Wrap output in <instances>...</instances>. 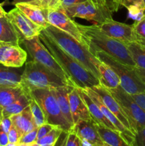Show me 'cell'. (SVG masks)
<instances>
[{
  "mask_svg": "<svg viewBox=\"0 0 145 146\" xmlns=\"http://www.w3.org/2000/svg\"><path fill=\"white\" fill-rule=\"evenodd\" d=\"M47 21L50 25L54 26L59 29L76 38L78 41L87 44L82 34L78 27V23L75 22L71 17L67 15L63 8H51L47 9Z\"/></svg>",
  "mask_w": 145,
  "mask_h": 146,
  "instance_id": "obj_9",
  "label": "cell"
},
{
  "mask_svg": "<svg viewBox=\"0 0 145 146\" xmlns=\"http://www.w3.org/2000/svg\"><path fill=\"white\" fill-rule=\"evenodd\" d=\"M30 99L31 95L28 91L25 90L24 94L18 99L5 108H2V117H11L22 112L26 107L29 106Z\"/></svg>",
  "mask_w": 145,
  "mask_h": 146,
  "instance_id": "obj_26",
  "label": "cell"
},
{
  "mask_svg": "<svg viewBox=\"0 0 145 146\" xmlns=\"http://www.w3.org/2000/svg\"><path fill=\"white\" fill-rule=\"evenodd\" d=\"M92 54L115 71L120 79V86L126 92L130 95L145 92V84L136 73L135 67L122 64L102 51L98 50Z\"/></svg>",
  "mask_w": 145,
  "mask_h": 146,
  "instance_id": "obj_5",
  "label": "cell"
},
{
  "mask_svg": "<svg viewBox=\"0 0 145 146\" xmlns=\"http://www.w3.org/2000/svg\"><path fill=\"white\" fill-rule=\"evenodd\" d=\"M16 7L22 11L31 21L45 29L50 25L47 21V9L28 3H17Z\"/></svg>",
  "mask_w": 145,
  "mask_h": 146,
  "instance_id": "obj_19",
  "label": "cell"
},
{
  "mask_svg": "<svg viewBox=\"0 0 145 146\" xmlns=\"http://www.w3.org/2000/svg\"><path fill=\"white\" fill-rule=\"evenodd\" d=\"M37 133H38V128L24 134L20 138L18 144H26V145L35 144L37 141Z\"/></svg>",
  "mask_w": 145,
  "mask_h": 146,
  "instance_id": "obj_33",
  "label": "cell"
},
{
  "mask_svg": "<svg viewBox=\"0 0 145 146\" xmlns=\"http://www.w3.org/2000/svg\"><path fill=\"white\" fill-rule=\"evenodd\" d=\"M88 1V0H60V3H61V7L65 8V7H70V6L74 5V4H76L85 2V1Z\"/></svg>",
  "mask_w": 145,
  "mask_h": 146,
  "instance_id": "obj_44",
  "label": "cell"
},
{
  "mask_svg": "<svg viewBox=\"0 0 145 146\" xmlns=\"http://www.w3.org/2000/svg\"><path fill=\"white\" fill-rule=\"evenodd\" d=\"M58 1H60V0H58Z\"/></svg>",
  "mask_w": 145,
  "mask_h": 146,
  "instance_id": "obj_54",
  "label": "cell"
},
{
  "mask_svg": "<svg viewBox=\"0 0 145 146\" xmlns=\"http://www.w3.org/2000/svg\"><path fill=\"white\" fill-rule=\"evenodd\" d=\"M27 60V53L19 45L1 44L0 47V64L13 68H20Z\"/></svg>",
  "mask_w": 145,
  "mask_h": 146,
  "instance_id": "obj_14",
  "label": "cell"
},
{
  "mask_svg": "<svg viewBox=\"0 0 145 146\" xmlns=\"http://www.w3.org/2000/svg\"><path fill=\"white\" fill-rule=\"evenodd\" d=\"M62 8V7H61ZM67 15L71 18H80L92 21L100 24L106 20L112 19V17L107 15L100 9L91 0L63 8Z\"/></svg>",
  "mask_w": 145,
  "mask_h": 146,
  "instance_id": "obj_10",
  "label": "cell"
},
{
  "mask_svg": "<svg viewBox=\"0 0 145 146\" xmlns=\"http://www.w3.org/2000/svg\"><path fill=\"white\" fill-rule=\"evenodd\" d=\"M44 31L60 48L99 79L100 74L98 67L100 61L90 52L88 44H82L73 36L54 26L49 25L44 29Z\"/></svg>",
  "mask_w": 145,
  "mask_h": 146,
  "instance_id": "obj_3",
  "label": "cell"
},
{
  "mask_svg": "<svg viewBox=\"0 0 145 146\" xmlns=\"http://www.w3.org/2000/svg\"><path fill=\"white\" fill-rule=\"evenodd\" d=\"M1 43H0V47H1Z\"/></svg>",
  "mask_w": 145,
  "mask_h": 146,
  "instance_id": "obj_53",
  "label": "cell"
},
{
  "mask_svg": "<svg viewBox=\"0 0 145 146\" xmlns=\"http://www.w3.org/2000/svg\"><path fill=\"white\" fill-rule=\"evenodd\" d=\"M7 17L20 36L21 40L38 36L44 29L31 21L17 7L7 13Z\"/></svg>",
  "mask_w": 145,
  "mask_h": 146,
  "instance_id": "obj_11",
  "label": "cell"
},
{
  "mask_svg": "<svg viewBox=\"0 0 145 146\" xmlns=\"http://www.w3.org/2000/svg\"><path fill=\"white\" fill-rule=\"evenodd\" d=\"M21 78V85L28 91L40 88L54 89L68 85L59 76L34 60L26 63Z\"/></svg>",
  "mask_w": 145,
  "mask_h": 146,
  "instance_id": "obj_4",
  "label": "cell"
},
{
  "mask_svg": "<svg viewBox=\"0 0 145 146\" xmlns=\"http://www.w3.org/2000/svg\"><path fill=\"white\" fill-rule=\"evenodd\" d=\"M25 90L21 85L17 86H0V108H4L18 99Z\"/></svg>",
  "mask_w": 145,
  "mask_h": 146,
  "instance_id": "obj_25",
  "label": "cell"
},
{
  "mask_svg": "<svg viewBox=\"0 0 145 146\" xmlns=\"http://www.w3.org/2000/svg\"><path fill=\"white\" fill-rule=\"evenodd\" d=\"M135 70H136V73L139 75V76L142 79V81L145 84V70L142 69L140 68H138V67H135Z\"/></svg>",
  "mask_w": 145,
  "mask_h": 146,
  "instance_id": "obj_46",
  "label": "cell"
},
{
  "mask_svg": "<svg viewBox=\"0 0 145 146\" xmlns=\"http://www.w3.org/2000/svg\"><path fill=\"white\" fill-rule=\"evenodd\" d=\"M107 9L111 13L117 12L121 6V0H104Z\"/></svg>",
  "mask_w": 145,
  "mask_h": 146,
  "instance_id": "obj_39",
  "label": "cell"
},
{
  "mask_svg": "<svg viewBox=\"0 0 145 146\" xmlns=\"http://www.w3.org/2000/svg\"><path fill=\"white\" fill-rule=\"evenodd\" d=\"M82 89H83L84 91L87 93V94L92 98V101L98 106V107H99L100 109L101 110V111H102V113L104 114V115H105V116L106 117L112 124H113L114 126L117 128L118 132L120 133L122 135V136H123L129 143L134 146V134L132 131L128 130L127 128L126 127L118 120V118H117L112 112H110V111L107 108L106 106L102 102V101H101L100 98L98 94H97L95 91H94L92 88H82Z\"/></svg>",
  "mask_w": 145,
  "mask_h": 146,
  "instance_id": "obj_15",
  "label": "cell"
},
{
  "mask_svg": "<svg viewBox=\"0 0 145 146\" xmlns=\"http://www.w3.org/2000/svg\"><path fill=\"white\" fill-rule=\"evenodd\" d=\"M21 42L34 61L42 64L43 66L48 68V69L65 80L68 85L73 86V85L68 79V76L66 75L65 71L55 61L48 48L41 42L39 36L33 37L28 39H23Z\"/></svg>",
  "mask_w": 145,
  "mask_h": 146,
  "instance_id": "obj_7",
  "label": "cell"
},
{
  "mask_svg": "<svg viewBox=\"0 0 145 146\" xmlns=\"http://www.w3.org/2000/svg\"><path fill=\"white\" fill-rule=\"evenodd\" d=\"M72 129L81 139L86 140L94 146H99L103 143L96 125L92 120H80L73 125Z\"/></svg>",
  "mask_w": 145,
  "mask_h": 146,
  "instance_id": "obj_16",
  "label": "cell"
},
{
  "mask_svg": "<svg viewBox=\"0 0 145 146\" xmlns=\"http://www.w3.org/2000/svg\"><path fill=\"white\" fill-rule=\"evenodd\" d=\"M21 76L18 71L0 64V86H17L21 85Z\"/></svg>",
  "mask_w": 145,
  "mask_h": 146,
  "instance_id": "obj_27",
  "label": "cell"
},
{
  "mask_svg": "<svg viewBox=\"0 0 145 146\" xmlns=\"http://www.w3.org/2000/svg\"><path fill=\"white\" fill-rule=\"evenodd\" d=\"M9 143L8 135L0 127V146H6Z\"/></svg>",
  "mask_w": 145,
  "mask_h": 146,
  "instance_id": "obj_45",
  "label": "cell"
},
{
  "mask_svg": "<svg viewBox=\"0 0 145 146\" xmlns=\"http://www.w3.org/2000/svg\"><path fill=\"white\" fill-rule=\"evenodd\" d=\"M100 74V84L107 89L115 88L120 86V79L113 69L107 64L100 61L98 67Z\"/></svg>",
  "mask_w": 145,
  "mask_h": 146,
  "instance_id": "obj_23",
  "label": "cell"
},
{
  "mask_svg": "<svg viewBox=\"0 0 145 146\" xmlns=\"http://www.w3.org/2000/svg\"><path fill=\"white\" fill-rule=\"evenodd\" d=\"M97 25L102 33L124 44L135 42V34L132 24L129 25L109 19Z\"/></svg>",
  "mask_w": 145,
  "mask_h": 146,
  "instance_id": "obj_12",
  "label": "cell"
},
{
  "mask_svg": "<svg viewBox=\"0 0 145 146\" xmlns=\"http://www.w3.org/2000/svg\"><path fill=\"white\" fill-rule=\"evenodd\" d=\"M17 3H28L48 9L51 8H58L61 7V3L58 0H13L12 4Z\"/></svg>",
  "mask_w": 145,
  "mask_h": 146,
  "instance_id": "obj_30",
  "label": "cell"
},
{
  "mask_svg": "<svg viewBox=\"0 0 145 146\" xmlns=\"http://www.w3.org/2000/svg\"><path fill=\"white\" fill-rule=\"evenodd\" d=\"M7 13L4 9L3 8V3H0V17H3L7 16Z\"/></svg>",
  "mask_w": 145,
  "mask_h": 146,
  "instance_id": "obj_47",
  "label": "cell"
},
{
  "mask_svg": "<svg viewBox=\"0 0 145 146\" xmlns=\"http://www.w3.org/2000/svg\"><path fill=\"white\" fill-rule=\"evenodd\" d=\"M41 42L51 52L55 61L63 68L74 87L80 88H92L100 85V81L80 63L68 55L44 31L38 36Z\"/></svg>",
  "mask_w": 145,
  "mask_h": 146,
  "instance_id": "obj_1",
  "label": "cell"
},
{
  "mask_svg": "<svg viewBox=\"0 0 145 146\" xmlns=\"http://www.w3.org/2000/svg\"><path fill=\"white\" fill-rule=\"evenodd\" d=\"M1 118H2V108H0V123H1Z\"/></svg>",
  "mask_w": 145,
  "mask_h": 146,
  "instance_id": "obj_49",
  "label": "cell"
},
{
  "mask_svg": "<svg viewBox=\"0 0 145 146\" xmlns=\"http://www.w3.org/2000/svg\"><path fill=\"white\" fill-rule=\"evenodd\" d=\"M63 130L58 127H55L51 131H50L46 135L43 137L39 140H37L36 143L38 145H53L55 141L58 140V137L63 132Z\"/></svg>",
  "mask_w": 145,
  "mask_h": 146,
  "instance_id": "obj_32",
  "label": "cell"
},
{
  "mask_svg": "<svg viewBox=\"0 0 145 146\" xmlns=\"http://www.w3.org/2000/svg\"><path fill=\"white\" fill-rule=\"evenodd\" d=\"M20 36L7 16L0 17V43L19 45Z\"/></svg>",
  "mask_w": 145,
  "mask_h": 146,
  "instance_id": "obj_22",
  "label": "cell"
},
{
  "mask_svg": "<svg viewBox=\"0 0 145 146\" xmlns=\"http://www.w3.org/2000/svg\"><path fill=\"white\" fill-rule=\"evenodd\" d=\"M78 92L82 98V101L86 105L88 108V111H89L90 115L91 117V120L95 123V124L102 126L105 127V128H109L113 131H117V128L114 126L113 124L104 115L101 110L98 107V106L94 102L92 98L87 94V93L84 91L82 88H78Z\"/></svg>",
  "mask_w": 145,
  "mask_h": 146,
  "instance_id": "obj_18",
  "label": "cell"
},
{
  "mask_svg": "<svg viewBox=\"0 0 145 146\" xmlns=\"http://www.w3.org/2000/svg\"><path fill=\"white\" fill-rule=\"evenodd\" d=\"M68 132L63 131L60 136L58 137V140L55 141L53 146H65L66 145L67 138H68Z\"/></svg>",
  "mask_w": 145,
  "mask_h": 146,
  "instance_id": "obj_43",
  "label": "cell"
},
{
  "mask_svg": "<svg viewBox=\"0 0 145 146\" xmlns=\"http://www.w3.org/2000/svg\"><path fill=\"white\" fill-rule=\"evenodd\" d=\"M28 92L42 108L46 117L47 123L58 127L63 131L69 132L71 131L72 125L68 122L63 115L52 89L40 88Z\"/></svg>",
  "mask_w": 145,
  "mask_h": 146,
  "instance_id": "obj_6",
  "label": "cell"
},
{
  "mask_svg": "<svg viewBox=\"0 0 145 146\" xmlns=\"http://www.w3.org/2000/svg\"><path fill=\"white\" fill-rule=\"evenodd\" d=\"M144 1V7H145V0H143Z\"/></svg>",
  "mask_w": 145,
  "mask_h": 146,
  "instance_id": "obj_52",
  "label": "cell"
},
{
  "mask_svg": "<svg viewBox=\"0 0 145 146\" xmlns=\"http://www.w3.org/2000/svg\"><path fill=\"white\" fill-rule=\"evenodd\" d=\"M29 107L30 109H31L33 118L34 120V123H35V125L37 128L42 125L43 124L47 123L46 117H45L42 108H41L39 104L36 102V101L31 97V99H30Z\"/></svg>",
  "mask_w": 145,
  "mask_h": 146,
  "instance_id": "obj_29",
  "label": "cell"
},
{
  "mask_svg": "<svg viewBox=\"0 0 145 146\" xmlns=\"http://www.w3.org/2000/svg\"><path fill=\"white\" fill-rule=\"evenodd\" d=\"M92 88L94 91H95L98 94L102 102L106 106L107 108L110 111V112H112L128 130L133 133L130 119L127 116L126 113L122 109L119 103L115 99L112 94L109 93L107 88L102 86L101 84L92 87Z\"/></svg>",
  "mask_w": 145,
  "mask_h": 146,
  "instance_id": "obj_13",
  "label": "cell"
},
{
  "mask_svg": "<svg viewBox=\"0 0 145 146\" xmlns=\"http://www.w3.org/2000/svg\"><path fill=\"white\" fill-rule=\"evenodd\" d=\"M108 91L129 118L135 135L138 128L145 126V111L120 86L115 88L108 89Z\"/></svg>",
  "mask_w": 145,
  "mask_h": 146,
  "instance_id": "obj_8",
  "label": "cell"
},
{
  "mask_svg": "<svg viewBox=\"0 0 145 146\" xmlns=\"http://www.w3.org/2000/svg\"><path fill=\"white\" fill-rule=\"evenodd\" d=\"M65 146H82L81 138L72 129L68 132Z\"/></svg>",
  "mask_w": 145,
  "mask_h": 146,
  "instance_id": "obj_34",
  "label": "cell"
},
{
  "mask_svg": "<svg viewBox=\"0 0 145 146\" xmlns=\"http://www.w3.org/2000/svg\"><path fill=\"white\" fill-rule=\"evenodd\" d=\"M131 96L134 100L145 111V92Z\"/></svg>",
  "mask_w": 145,
  "mask_h": 146,
  "instance_id": "obj_42",
  "label": "cell"
},
{
  "mask_svg": "<svg viewBox=\"0 0 145 146\" xmlns=\"http://www.w3.org/2000/svg\"><path fill=\"white\" fill-rule=\"evenodd\" d=\"M32 145H26V144H18V146H31Z\"/></svg>",
  "mask_w": 145,
  "mask_h": 146,
  "instance_id": "obj_50",
  "label": "cell"
},
{
  "mask_svg": "<svg viewBox=\"0 0 145 146\" xmlns=\"http://www.w3.org/2000/svg\"><path fill=\"white\" fill-rule=\"evenodd\" d=\"M72 87V86L70 85L64 86H60L54 88V89H52V91L58 101L63 115L68 121V122L73 127L74 124L72 115H71L69 101V93Z\"/></svg>",
  "mask_w": 145,
  "mask_h": 146,
  "instance_id": "obj_21",
  "label": "cell"
},
{
  "mask_svg": "<svg viewBox=\"0 0 145 146\" xmlns=\"http://www.w3.org/2000/svg\"><path fill=\"white\" fill-rule=\"evenodd\" d=\"M126 45L136 64V67L145 70V46L136 42L128 43Z\"/></svg>",
  "mask_w": 145,
  "mask_h": 146,
  "instance_id": "obj_28",
  "label": "cell"
},
{
  "mask_svg": "<svg viewBox=\"0 0 145 146\" xmlns=\"http://www.w3.org/2000/svg\"><path fill=\"white\" fill-rule=\"evenodd\" d=\"M69 101L74 125L80 120H91L88 108L82 101L77 87L71 88L69 93Z\"/></svg>",
  "mask_w": 145,
  "mask_h": 146,
  "instance_id": "obj_17",
  "label": "cell"
},
{
  "mask_svg": "<svg viewBox=\"0 0 145 146\" xmlns=\"http://www.w3.org/2000/svg\"><path fill=\"white\" fill-rule=\"evenodd\" d=\"M135 34V42L145 46V16L139 21H136L133 24Z\"/></svg>",
  "mask_w": 145,
  "mask_h": 146,
  "instance_id": "obj_31",
  "label": "cell"
},
{
  "mask_svg": "<svg viewBox=\"0 0 145 146\" xmlns=\"http://www.w3.org/2000/svg\"><path fill=\"white\" fill-rule=\"evenodd\" d=\"M95 125L100 136L105 143L110 146H134L129 143L118 131H113L97 124Z\"/></svg>",
  "mask_w": 145,
  "mask_h": 146,
  "instance_id": "obj_24",
  "label": "cell"
},
{
  "mask_svg": "<svg viewBox=\"0 0 145 146\" xmlns=\"http://www.w3.org/2000/svg\"><path fill=\"white\" fill-rule=\"evenodd\" d=\"M134 146H145V126L136 131L134 138Z\"/></svg>",
  "mask_w": 145,
  "mask_h": 146,
  "instance_id": "obj_35",
  "label": "cell"
},
{
  "mask_svg": "<svg viewBox=\"0 0 145 146\" xmlns=\"http://www.w3.org/2000/svg\"><path fill=\"white\" fill-rule=\"evenodd\" d=\"M100 9L102 10L104 13L107 14V15L109 16V17H112V14L107 9L106 5H105V3L104 0H91Z\"/></svg>",
  "mask_w": 145,
  "mask_h": 146,
  "instance_id": "obj_41",
  "label": "cell"
},
{
  "mask_svg": "<svg viewBox=\"0 0 145 146\" xmlns=\"http://www.w3.org/2000/svg\"><path fill=\"white\" fill-rule=\"evenodd\" d=\"M55 127L54 125H51V124L48 123H45L43 124L40 127L38 128V133H37V140H39L46 135L50 131H52Z\"/></svg>",
  "mask_w": 145,
  "mask_h": 146,
  "instance_id": "obj_36",
  "label": "cell"
},
{
  "mask_svg": "<svg viewBox=\"0 0 145 146\" xmlns=\"http://www.w3.org/2000/svg\"><path fill=\"white\" fill-rule=\"evenodd\" d=\"M10 118L12 121L13 125L16 128L21 137L24 134L37 128L34 123L29 106L26 107L22 112L12 115Z\"/></svg>",
  "mask_w": 145,
  "mask_h": 146,
  "instance_id": "obj_20",
  "label": "cell"
},
{
  "mask_svg": "<svg viewBox=\"0 0 145 146\" xmlns=\"http://www.w3.org/2000/svg\"><path fill=\"white\" fill-rule=\"evenodd\" d=\"M12 121L10 117H2L0 123V127L5 133H8L10 128L12 126Z\"/></svg>",
  "mask_w": 145,
  "mask_h": 146,
  "instance_id": "obj_40",
  "label": "cell"
},
{
  "mask_svg": "<svg viewBox=\"0 0 145 146\" xmlns=\"http://www.w3.org/2000/svg\"><path fill=\"white\" fill-rule=\"evenodd\" d=\"M99 146H110V145H108V144L105 143H104V142H103V143H102V145H99Z\"/></svg>",
  "mask_w": 145,
  "mask_h": 146,
  "instance_id": "obj_51",
  "label": "cell"
},
{
  "mask_svg": "<svg viewBox=\"0 0 145 146\" xmlns=\"http://www.w3.org/2000/svg\"><path fill=\"white\" fill-rule=\"evenodd\" d=\"M121 6L127 9L132 7H142L145 8L143 0H121Z\"/></svg>",
  "mask_w": 145,
  "mask_h": 146,
  "instance_id": "obj_37",
  "label": "cell"
},
{
  "mask_svg": "<svg viewBox=\"0 0 145 146\" xmlns=\"http://www.w3.org/2000/svg\"><path fill=\"white\" fill-rule=\"evenodd\" d=\"M78 27L91 53L102 51L122 64L136 67L126 44L102 33L97 24L84 26L78 24Z\"/></svg>",
  "mask_w": 145,
  "mask_h": 146,
  "instance_id": "obj_2",
  "label": "cell"
},
{
  "mask_svg": "<svg viewBox=\"0 0 145 146\" xmlns=\"http://www.w3.org/2000/svg\"><path fill=\"white\" fill-rule=\"evenodd\" d=\"M8 135V138H9V142L11 143H16L18 144L19 142V139L21 138V135H20L19 133L17 131L16 128L12 125L11 128H10L9 131L7 133Z\"/></svg>",
  "mask_w": 145,
  "mask_h": 146,
  "instance_id": "obj_38",
  "label": "cell"
},
{
  "mask_svg": "<svg viewBox=\"0 0 145 146\" xmlns=\"http://www.w3.org/2000/svg\"><path fill=\"white\" fill-rule=\"evenodd\" d=\"M6 146H18V144L16 143H9Z\"/></svg>",
  "mask_w": 145,
  "mask_h": 146,
  "instance_id": "obj_48",
  "label": "cell"
}]
</instances>
